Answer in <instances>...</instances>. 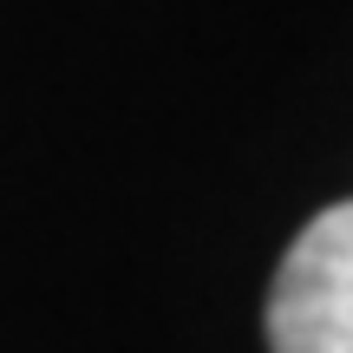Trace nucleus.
<instances>
[{
  "label": "nucleus",
  "mask_w": 353,
  "mask_h": 353,
  "mask_svg": "<svg viewBox=\"0 0 353 353\" xmlns=\"http://www.w3.org/2000/svg\"><path fill=\"white\" fill-rule=\"evenodd\" d=\"M275 353H353V203H334L294 236L268 294Z\"/></svg>",
  "instance_id": "f257e3e1"
}]
</instances>
